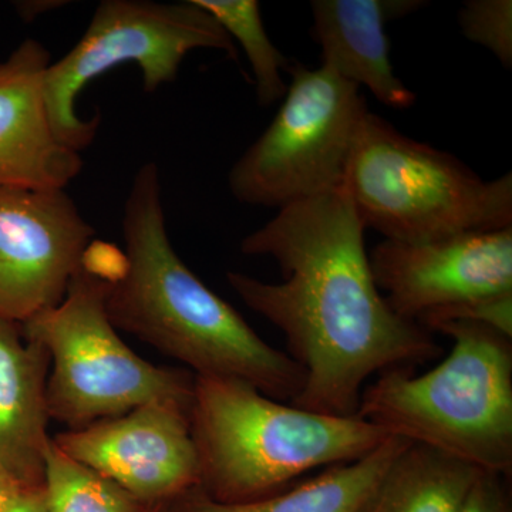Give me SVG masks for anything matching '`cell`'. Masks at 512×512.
<instances>
[{
    "label": "cell",
    "instance_id": "6da1fadb",
    "mask_svg": "<svg viewBox=\"0 0 512 512\" xmlns=\"http://www.w3.org/2000/svg\"><path fill=\"white\" fill-rule=\"evenodd\" d=\"M365 231L342 185L286 205L242 239V254L274 259L284 281L227 272L241 301L284 333L305 373L291 404L309 412L356 416L370 376L441 355L431 332L400 318L377 288Z\"/></svg>",
    "mask_w": 512,
    "mask_h": 512
},
{
    "label": "cell",
    "instance_id": "7a4b0ae2",
    "mask_svg": "<svg viewBox=\"0 0 512 512\" xmlns=\"http://www.w3.org/2000/svg\"><path fill=\"white\" fill-rule=\"evenodd\" d=\"M123 237L126 252L107 295L116 329L184 363L192 375L241 380L278 402L299 396L301 366L268 345L175 252L156 163L144 164L134 177Z\"/></svg>",
    "mask_w": 512,
    "mask_h": 512
},
{
    "label": "cell",
    "instance_id": "3957f363",
    "mask_svg": "<svg viewBox=\"0 0 512 512\" xmlns=\"http://www.w3.org/2000/svg\"><path fill=\"white\" fill-rule=\"evenodd\" d=\"M190 420L200 490L221 504L272 497L303 474L353 463L392 437L360 417L309 412L227 377L195 376Z\"/></svg>",
    "mask_w": 512,
    "mask_h": 512
},
{
    "label": "cell",
    "instance_id": "277c9868",
    "mask_svg": "<svg viewBox=\"0 0 512 512\" xmlns=\"http://www.w3.org/2000/svg\"><path fill=\"white\" fill-rule=\"evenodd\" d=\"M433 332L453 340L450 355L424 375L380 373L363 389L356 416L389 436L511 477L512 338L473 322L441 323Z\"/></svg>",
    "mask_w": 512,
    "mask_h": 512
},
{
    "label": "cell",
    "instance_id": "5b68a950",
    "mask_svg": "<svg viewBox=\"0 0 512 512\" xmlns=\"http://www.w3.org/2000/svg\"><path fill=\"white\" fill-rule=\"evenodd\" d=\"M345 188L363 227L397 242L512 227V175L483 180L453 154L404 136L367 113Z\"/></svg>",
    "mask_w": 512,
    "mask_h": 512
},
{
    "label": "cell",
    "instance_id": "8992f818",
    "mask_svg": "<svg viewBox=\"0 0 512 512\" xmlns=\"http://www.w3.org/2000/svg\"><path fill=\"white\" fill-rule=\"evenodd\" d=\"M84 258L59 305L20 325L23 338L49 353V419L69 430L123 416L144 404L191 403L195 375L147 362L121 340L107 312L111 276Z\"/></svg>",
    "mask_w": 512,
    "mask_h": 512
},
{
    "label": "cell",
    "instance_id": "52a82bcc",
    "mask_svg": "<svg viewBox=\"0 0 512 512\" xmlns=\"http://www.w3.org/2000/svg\"><path fill=\"white\" fill-rule=\"evenodd\" d=\"M197 49L220 50L238 60L234 40L192 0H104L82 39L47 69L46 103L57 137L79 153L93 143L100 119H82L76 100L97 77L134 63L144 90L153 93L173 83L185 56Z\"/></svg>",
    "mask_w": 512,
    "mask_h": 512
},
{
    "label": "cell",
    "instance_id": "ba28073f",
    "mask_svg": "<svg viewBox=\"0 0 512 512\" xmlns=\"http://www.w3.org/2000/svg\"><path fill=\"white\" fill-rule=\"evenodd\" d=\"M288 72L274 120L229 171V191L242 204L281 210L345 184L366 100L325 67L298 63Z\"/></svg>",
    "mask_w": 512,
    "mask_h": 512
},
{
    "label": "cell",
    "instance_id": "9c48e42d",
    "mask_svg": "<svg viewBox=\"0 0 512 512\" xmlns=\"http://www.w3.org/2000/svg\"><path fill=\"white\" fill-rule=\"evenodd\" d=\"M94 234L66 191L0 187V318L59 305Z\"/></svg>",
    "mask_w": 512,
    "mask_h": 512
},
{
    "label": "cell",
    "instance_id": "30bf717a",
    "mask_svg": "<svg viewBox=\"0 0 512 512\" xmlns=\"http://www.w3.org/2000/svg\"><path fill=\"white\" fill-rule=\"evenodd\" d=\"M191 403L163 400L56 434L67 456L109 478L144 505L170 504L200 487Z\"/></svg>",
    "mask_w": 512,
    "mask_h": 512
},
{
    "label": "cell",
    "instance_id": "8fae6325",
    "mask_svg": "<svg viewBox=\"0 0 512 512\" xmlns=\"http://www.w3.org/2000/svg\"><path fill=\"white\" fill-rule=\"evenodd\" d=\"M369 261L390 308L421 326L444 309L512 292V227L416 244L384 239Z\"/></svg>",
    "mask_w": 512,
    "mask_h": 512
},
{
    "label": "cell",
    "instance_id": "7c38bea8",
    "mask_svg": "<svg viewBox=\"0 0 512 512\" xmlns=\"http://www.w3.org/2000/svg\"><path fill=\"white\" fill-rule=\"evenodd\" d=\"M52 60L26 39L0 62V187L64 190L80 171L79 151L57 137L45 79Z\"/></svg>",
    "mask_w": 512,
    "mask_h": 512
},
{
    "label": "cell",
    "instance_id": "4fadbf2b",
    "mask_svg": "<svg viewBox=\"0 0 512 512\" xmlns=\"http://www.w3.org/2000/svg\"><path fill=\"white\" fill-rule=\"evenodd\" d=\"M424 6L421 0H313L312 37L322 50L320 66L359 89L365 86L392 109H409L416 94L394 73L386 25Z\"/></svg>",
    "mask_w": 512,
    "mask_h": 512
},
{
    "label": "cell",
    "instance_id": "5bb4252c",
    "mask_svg": "<svg viewBox=\"0 0 512 512\" xmlns=\"http://www.w3.org/2000/svg\"><path fill=\"white\" fill-rule=\"evenodd\" d=\"M49 353L23 338L19 323L0 318V471L22 488L43 487Z\"/></svg>",
    "mask_w": 512,
    "mask_h": 512
},
{
    "label": "cell",
    "instance_id": "9a60e30c",
    "mask_svg": "<svg viewBox=\"0 0 512 512\" xmlns=\"http://www.w3.org/2000/svg\"><path fill=\"white\" fill-rule=\"evenodd\" d=\"M409 441L389 437L382 446L353 463L326 468L319 476L282 493L245 504H221L200 487L167 504L170 512H356Z\"/></svg>",
    "mask_w": 512,
    "mask_h": 512
},
{
    "label": "cell",
    "instance_id": "2e32d148",
    "mask_svg": "<svg viewBox=\"0 0 512 512\" xmlns=\"http://www.w3.org/2000/svg\"><path fill=\"white\" fill-rule=\"evenodd\" d=\"M483 473L466 461L410 443L356 512H461Z\"/></svg>",
    "mask_w": 512,
    "mask_h": 512
},
{
    "label": "cell",
    "instance_id": "e0dca14e",
    "mask_svg": "<svg viewBox=\"0 0 512 512\" xmlns=\"http://www.w3.org/2000/svg\"><path fill=\"white\" fill-rule=\"evenodd\" d=\"M224 28L232 40L244 49L254 73L256 99L268 107L282 100L288 84L282 70L291 63L276 49L262 22L261 6L256 0H192Z\"/></svg>",
    "mask_w": 512,
    "mask_h": 512
},
{
    "label": "cell",
    "instance_id": "ac0fdd59",
    "mask_svg": "<svg viewBox=\"0 0 512 512\" xmlns=\"http://www.w3.org/2000/svg\"><path fill=\"white\" fill-rule=\"evenodd\" d=\"M43 500L46 512H144L148 505L67 456L50 441L45 458Z\"/></svg>",
    "mask_w": 512,
    "mask_h": 512
},
{
    "label": "cell",
    "instance_id": "d6986e66",
    "mask_svg": "<svg viewBox=\"0 0 512 512\" xmlns=\"http://www.w3.org/2000/svg\"><path fill=\"white\" fill-rule=\"evenodd\" d=\"M461 32L490 50L505 69L512 66L511 0H468L458 13Z\"/></svg>",
    "mask_w": 512,
    "mask_h": 512
},
{
    "label": "cell",
    "instance_id": "ffe728a7",
    "mask_svg": "<svg viewBox=\"0 0 512 512\" xmlns=\"http://www.w3.org/2000/svg\"><path fill=\"white\" fill-rule=\"evenodd\" d=\"M446 322H473L488 326L512 338V292L477 299L444 311L434 313L421 323L424 329L433 332L437 325Z\"/></svg>",
    "mask_w": 512,
    "mask_h": 512
},
{
    "label": "cell",
    "instance_id": "44dd1931",
    "mask_svg": "<svg viewBox=\"0 0 512 512\" xmlns=\"http://www.w3.org/2000/svg\"><path fill=\"white\" fill-rule=\"evenodd\" d=\"M504 477L483 473L461 512H511Z\"/></svg>",
    "mask_w": 512,
    "mask_h": 512
},
{
    "label": "cell",
    "instance_id": "7402d4cb",
    "mask_svg": "<svg viewBox=\"0 0 512 512\" xmlns=\"http://www.w3.org/2000/svg\"><path fill=\"white\" fill-rule=\"evenodd\" d=\"M3 512H46L43 487L20 491Z\"/></svg>",
    "mask_w": 512,
    "mask_h": 512
},
{
    "label": "cell",
    "instance_id": "603a6c76",
    "mask_svg": "<svg viewBox=\"0 0 512 512\" xmlns=\"http://www.w3.org/2000/svg\"><path fill=\"white\" fill-rule=\"evenodd\" d=\"M23 490H28V488L19 487L15 481L10 480L9 477H6L5 474L0 471V512L5 511L6 508L9 507V504L15 500L16 495Z\"/></svg>",
    "mask_w": 512,
    "mask_h": 512
},
{
    "label": "cell",
    "instance_id": "cb8c5ba5",
    "mask_svg": "<svg viewBox=\"0 0 512 512\" xmlns=\"http://www.w3.org/2000/svg\"><path fill=\"white\" fill-rule=\"evenodd\" d=\"M144 512H170L168 511L167 504H154L148 505Z\"/></svg>",
    "mask_w": 512,
    "mask_h": 512
}]
</instances>
